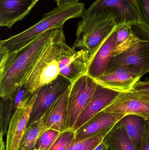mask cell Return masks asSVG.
Masks as SVG:
<instances>
[{
    "instance_id": "3957f363",
    "label": "cell",
    "mask_w": 149,
    "mask_h": 150,
    "mask_svg": "<svg viewBox=\"0 0 149 150\" xmlns=\"http://www.w3.org/2000/svg\"><path fill=\"white\" fill-rule=\"evenodd\" d=\"M82 17L76 35L110 18L114 19L117 26L140 23L134 0H95Z\"/></svg>"
},
{
    "instance_id": "8992f818",
    "label": "cell",
    "mask_w": 149,
    "mask_h": 150,
    "mask_svg": "<svg viewBox=\"0 0 149 150\" xmlns=\"http://www.w3.org/2000/svg\"><path fill=\"white\" fill-rule=\"evenodd\" d=\"M97 84L95 79L87 74L71 83L68 97L66 129H73L79 115L92 95Z\"/></svg>"
},
{
    "instance_id": "30bf717a",
    "label": "cell",
    "mask_w": 149,
    "mask_h": 150,
    "mask_svg": "<svg viewBox=\"0 0 149 150\" xmlns=\"http://www.w3.org/2000/svg\"><path fill=\"white\" fill-rule=\"evenodd\" d=\"M104 110L108 112L137 115L146 120L149 118V100L135 92H121Z\"/></svg>"
},
{
    "instance_id": "5bb4252c",
    "label": "cell",
    "mask_w": 149,
    "mask_h": 150,
    "mask_svg": "<svg viewBox=\"0 0 149 150\" xmlns=\"http://www.w3.org/2000/svg\"><path fill=\"white\" fill-rule=\"evenodd\" d=\"M116 28L101 45L90 61L87 74L94 79L105 74L113 56L116 46Z\"/></svg>"
},
{
    "instance_id": "5b68a950",
    "label": "cell",
    "mask_w": 149,
    "mask_h": 150,
    "mask_svg": "<svg viewBox=\"0 0 149 150\" xmlns=\"http://www.w3.org/2000/svg\"><path fill=\"white\" fill-rule=\"evenodd\" d=\"M135 25L136 39L127 49L113 56L106 71L122 67L136 70L142 76L149 73V30L141 23Z\"/></svg>"
},
{
    "instance_id": "4316f807",
    "label": "cell",
    "mask_w": 149,
    "mask_h": 150,
    "mask_svg": "<svg viewBox=\"0 0 149 150\" xmlns=\"http://www.w3.org/2000/svg\"><path fill=\"white\" fill-rule=\"evenodd\" d=\"M137 150H149V121L145 120L142 135Z\"/></svg>"
},
{
    "instance_id": "ac0fdd59",
    "label": "cell",
    "mask_w": 149,
    "mask_h": 150,
    "mask_svg": "<svg viewBox=\"0 0 149 150\" xmlns=\"http://www.w3.org/2000/svg\"><path fill=\"white\" fill-rule=\"evenodd\" d=\"M145 121L140 116L128 115L118 122L137 150L141 139Z\"/></svg>"
},
{
    "instance_id": "9c48e42d",
    "label": "cell",
    "mask_w": 149,
    "mask_h": 150,
    "mask_svg": "<svg viewBox=\"0 0 149 150\" xmlns=\"http://www.w3.org/2000/svg\"><path fill=\"white\" fill-rule=\"evenodd\" d=\"M116 26L113 18L102 21L86 31L76 35L77 38L72 47L74 49H87L91 60L98 49Z\"/></svg>"
},
{
    "instance_id": "cb8c5ba5",
    "label": "cell",
    "mask_w": 149,
    "mask_h": 150,
    "mask_svg": "<svg viewBox=\"0 0 149 150\" xmlns=\"http://www.w3.org/2000/svg\"><path fill=\"white\" fill-rule=\"evenodd\" d=\"M59 131L48 129L42 134L38 141L35 149L39 150H50L59 135Z\"/></svg>"
},
{
    "instance_id": "6da1fadb",
    "label": "cell",
    "mask_w": 149,
    "mask_h": 150,
    "mask_svg": "<svg viewBox=\"0 0 149 150\" xmlns=\"http://www.w3.org/2000/svg\"><path fill=\"white\" fill-rule=\"evenodd\" d=\"M59 29L53 28L45 32L17 52L8 55H0L1 98H13L24 85L45 47Z\"/></svg>"
},
{
    "instance_id": "277c9868",
    "label": "cell",
    "mask_w": 149,
    "mask_h": 150,
    "mask_svg": "<svg viewBox=\"0 0 149 150\" xmlns=\"http://www.w3.org/2000/svg\"><path fill=\"white\" fill-rule=\"evenodd\" d=\"M65 42L62 26L45 47L24 83V86L29 93L34 94L38 89L51 83L60 76L59 59Z\"/></svg>"
},
{
    "instance_id": "d6986e66",
    "label": "cell",
    "mask_w": 149,
    "mask_h": 150,
    "mask_svg": "<svg viewBox=\"0 0 149 150\" xmlns=\"http://www.w3.org/2000/svg\"><path fill=\"white\" fill-rule=\"evenodd\" d=\"M106 138L109 150H137L118 122Z\"/></svg>"
},
{
    "instance_id": "d4e9b609",
    "label": "cell",
    "mask_w": 149,
    "mask_h": 150,
    "mask_svg": "<svg viewBox=\"0 0 149 150\" xmlns=\"http://www.w3.org/2000/svg\"><path fill=\"white\" fill-rule=\"evenodd\" d=\"M140 23L149 30V0H134Z\"/></svg>"
},
{
    "instance_id": "7402d4cb",
    "label": "cell",
    "mask_w": 149,
    "mask_h": 150,
    "mask_svg": "<svg viewBox=\"0 0 149 150\" xmlns=\"http://www.w3.org/2000/svg\"><path fill=\"white\" fill-rule=\"evenodd\" d=\"M15 111L14 104L12 99H3L1 100V132L3 136L7 133V129Z\"/></svg>"
},
{
    "instance_id": "f1b7e54d",
    "label": "cell",
    "mask_w": 149,
    "mask_h": 150,
    "mask_svg": "<svg viewBox=\"0 0 149 150\" xmlns=\"http://www.w3.org/2000/svg\"><path fill=\"white\" fill-rule=\"evenodd\" d=\"M94 150H109L108 143L106 138Z\"/></svg>"
},
{
    "instance_id": "e0dca14e",
    "label": "cell",
    "mask_w": 149,
    "mask_h": 150,
    "mask_svg": "<svg viewBox=\"0 0 149 150\" xmlns=\"http://www.w3.org/2000/svg\"><path fill=\"white\" fill-rule=\"evenodd\" d=\"M125 115L123 114L108 112L103 110L76 130L75 140L90 137L103 129L115 125Z\"/></svg>"
},
{
    "instance_id": "2e32d148",
    "label": "cell",
    "mask_w": 149,
    "mask_h": 150,
    "mask_svg": "<svg viewBox=\"0 0 149 150\" xmlns=\"http://www.w3.org/2000/svg\"><path fill=\"white\" fill-rule=\"evenodd\" d=\"M34 0H0V26L11 28L31 11Z\"/></svg>"
},
{
    "instance_id": "7c38bea8",
    "label": "cell",
    "mask_w": 149,
    "mask_h": 150,
    "mask_svg": "<svg viewBox=\"0 0 149 150\" xmlns=\"http://www.w3.org/2000/svg\"><path fill=\"white\" fill-rule=\"evenodd\" d=\"M120 93L97 83L92 95L79 115L73 129L77 130L97 114L104 110Z\"/></svg>"
},
{
    "instance_id": "44dd1931",
    "label": "cell",
    "mask_w": 149,
    "mask_h": 150,
    "mask_svg": "<svg viewBox=\"0 0 149 150\" xmlns=\"http://www.w3.org/2000/svg\"><path fill=\"white\" fill-rule=\"evenodd\" d=\"M115 125L103 129L88 138L74 140L71 145L66 150H94L105 139Z\"/></svg>"
},
{
    "instance_id": "4fadbf2b",
    "label": "cell",
    "mask_w": 149,
    "mask_h": 150,
    "mask_svg": "<svg viewBox=\"0 0 149 150\" xmlns=\"http://www.w3.org/2000/svg\"><path fill=\"white\" fill-rule=\"evenodd\" d=\"M142 76L136 70L119 67L106 71L95 80L97 83L108 89L125 92L131 90Z\"/></svg>"
},
{
    "instance_id": "ffe728a7",
    "label": "cell",
    "mask_w": 149,
    "mask_h": 150,
    "mask_svg": "<svg viewBox=\"0 0 149 150\" xmlns=\"http://www.w3.org/2000/svg\"><path fill=\"white\" fill-rule=\"evenodd\" d=\"M47 130L43 117L27 127L19 144L18 150H34L42 134Z\"/></svg>"
},
{
    "instance_id": "ba28073f",
    "label": "cell",
    "mask_w": 149,
    "mask_h": 150,
    "mask_svg": "<svg viewBox=\"0 0 149 150\" xmlns=\"http://www.w3.org/2000/svg\"><path fill=\"white\" fill-rule=\"evenodd\" d=\"M71 83L63 76H59L50 83L36 91L37 96L27 127L39 120L47 109L71 86Z\"/></svg>"
},
{
    "instance_id": "83f0119b",
    "label": "cell",
    "mask_w": 149,
    "mask_h": 150,
    "mask_svg": "<svg viewBox=\"0 0 149 150\" xmlns=\"http://www.w3.org/2000/svg\"><path fill=\"white\" fill-rule=\"evenodd\" d=\"M79 0H55L57 7L69 6L78 2Z\"/></svg>"
},
{
    "instance_id": "7a4b0ae2",
    "label": "cell",
    "mask_w": 149,
    "mask_h": 150,
    "mask_svg": "<svg viewBox=\"0 0 149 150\" xmlns=\"http://www.w3.org/2000/svg\"><path fill=\"white\" fill-rule=\"evenodd\" d=\"M85 10V4L82 3L56 7L45 14L43 18L35 25L7 39L1 40L0 55H8L17 52L48 30L62 27L69 19L82 16Z\"/></svg>"
},
{
    "instance_id": "1f68e13d",
    "label": "cell",
    "mask_w": 149,
    "mask_h": 150,
    "mask_svg": "<svg viewBox=\"0 0 149 150\" xmlns=\"http://www.w3.org/2000/svg\"><path fill=\"white\" fill-rule=\"evenodd\" d=\"M147 120L149 121V118H148V119H147V120Z\"/></svg>"
},
{
    "instance_id": "d6a6232c",
    "label": "cell",
    "mask_w": 149,
    "mask_h": 150,
    "mask_svg": "<svg viewBox=\"0 0 149 150\" xmlns=\"http://www.w3.org/2000/svg\"><path fill=\"white\" fill-rule=\"evenodd\" d=\"M34 150H37V149H34Z\"/></svg>"
},
{
    "instance_id": "484cf974",
    "label": "cell",
    "mask_w": 149,
    "mask_h": 150,
    "mask_svg": "<svg viewBox=\"0 0 149 150\" xmlns=\"http://www.w3.org/2000/svg\"><path fill=\"white\" fill-rule=\"evenodd\" d=\"M129 91L138 93L149 100V79L143 81L139 80Z\"/></svg>"
},
{
    "instance_id": "603a6c76",
    "label": "cell",
    "mask_w": 149,
    "mask_h": 150,
    "mask_svg": "<svg viewBox=\"0 0 149 150\" xmlns=\"http://www.w3.org/2000/svg\"><path fill=\"white\" fill-rule=\"evenodd\" d=\"M76 130L68 129L61 133L50 150H66L75 140Z\"/></svg>"
},
{
    "instance_id": "4dcf8cb0",
    "label": "cell",
    "mask_w": 149,
    "mask_h": 150,
    "mask_svg": "<svg viewBox=\"0 0 149 150\" xmlns=\"http://www.w3.org/2000/svg\"><path fill=\"white\" fill-rule=\"evenodd\" d=\"M38 1H39V0H34V1H33V3H32V4H31V9H32V8H33V7H34V6H35V5H36V4L37 3V2Z\"/></svg>"
},
{
    "instance_id": "9a60e30c",
    "label": "cell",
    "mask_w": 149,
    "mask_h": 150,
    "mask_svg": "<svg viewBox=\"0 0 149 150\" xmlns=\"http://www.w3.org/2000/svg\"><path fill=\"white\" fill-rule=\"evenodd\" d=\"M70 86L47 109L43 116L46 129L60 133L66 129L67 105Z\"/></svg>"
},
{
    "instance_id": "8fae6325",
    "label": "cell",
    "mask_w": 149,
    "mask_h": 150,
    "mask_svg": "<svg viewBox=\"0 0 149 150\" xmlns=\"http://www.w3.org/2000/svg\"><path fill=\"white\" fill-rule=\"evenodd\" d=\"M37 96L36 91L24 106L17 108L14 111L7 132L6 150H18Z\"/></svg>"
},
{
    "instance_id": "52a82bcc",
    "label": "cell",
    "mask_w": 149,
    "mask_h": 150,
    "mask_svg": "<svg viewBox=\"0 0 149 150\" xmlns=\"http://www.w3.org/2000/svg\"><path fill=\"white\" fill-rule=\"evenodd\" d=\"M90 56L87 49L76 51L65 43L63 45L59 59L60 75L71 83L87 74L90 63Z\"/></svg>"
},
{
    "instance_id": "f546056e",
    "label": "cell",
    "mask_w": 149,
    "mask_h": 150,
    "mask_svg": "<svg viewBox=\"0 0 149 150\" xmlns=\"http://www.w3.org/2000/svg\"><path fill=\"white\" fill-rule=\"evenodd\" d=\"M3 135L0 133V150H6V146L3 141Z\"/></svg>"
}]
</instances>
